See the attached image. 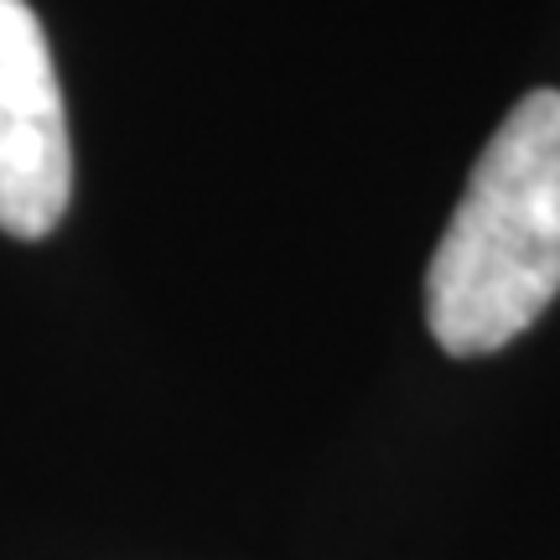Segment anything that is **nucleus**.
Segmentation results:
<instances>
[{
  "instance_id": "obj_1",
  "label": "nucleus",
  "mask_w": 560,
  "mask_h": 560,
  "mask_svg": "<svg viewBox=\"0 0 560 560\" xmlns=\"http://www.w3.org/2000/svg\"><path fill=\"white\" fill-rule=\"evenodd\" d=\"M560 296V89L524 94L488 136L425 265L441 353L482 359L529 332Z\"/></svg>"
},
{
  "instance_id": "obj_2",
  "label": "nucleus",
  "mask_w": 560,
  "mask_h": 560,
  "mask_svg": "<svg viewBox=\"0 0 560 560\" xmlns=\"http://www.w3.org/2000/svg\"><path fill=\"white\" fill-rule=\"evenodd\" d=\"M73 198V140L52 47L26 0H0V229L52 234Z\"/></svg>"
}]
</instances>
